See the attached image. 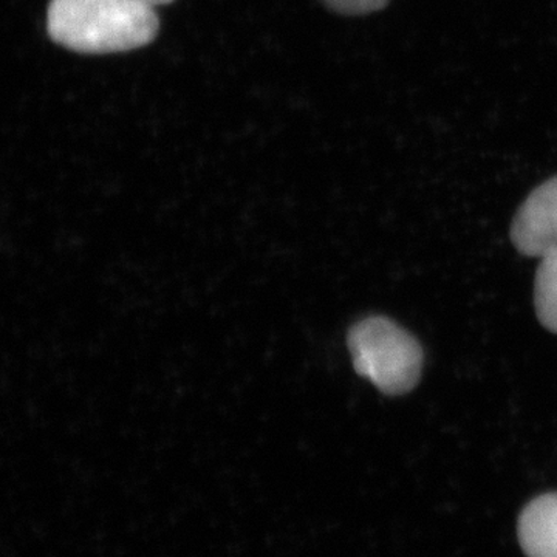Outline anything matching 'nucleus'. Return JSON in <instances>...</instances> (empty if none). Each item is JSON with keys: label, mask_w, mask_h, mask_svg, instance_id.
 <instances>
[{"label": "nucleus", "mask_w": 557, "mask_h": 557, "mask_svg": "<svg viewBox=\"0 0 557 557\" xmlns=\"http://www.w3.org/2000/svg\"><path fill=\"white\" fill-rule=\"evenodd\" d=\"M50 38L87 54L119 53L148 46L159 32L156 7L137 0H51Z\"/></svg>", "instance_id": "f257e3e1"}, {"label": "nucleus", "mask_w": 557, "mask_h": 557, "mask_svg": "<svg viewBox=\"0 0 557 557\" xmlns=\"http://www.w3.org/2000/svg\"><path fill=\"white\" fill-rule=\"evenodd\" d=\"M347 343L358 375L372 381L383 394H408L417 386L423 351L391 319H362L348 332Z\"/></svg>", "instance_id": "f03ea898"}, {"label": "nucleus", "mask_w": 557, "mask_h": 557, "mask_svg": "<svg viewBox=\"0 0 557 557\" xmlns=\"http://www.w3.org/2000/svg\"><path fill=\"white\" fill-rule=\"evenodd\" d=\"M511 239L528 258L542 259L557 251V177L539 186L520 207Z\"/></svg>", "instance_id": "7ed1b4c3"}, {"label": "nucleus", "mask_w": 557, "mask_h": 557, "mask_svg": "<svg viewBox=\"0 0 557 557\" xmlns=\"http://www.w3.org/2000/svg\"><path fill=\"white\" fill-rule=\"evenodd\" d=\"M519 541L528 557H557V493L527 505L519 519Z\"/></svg>", "instance_id": "20e7f679"}, {"label": "nucleus", "mask_w": 557, "mask_h": 557, "mask_svg": "<svg viewBox=\"0 0 557 557\" xmlns=\"http://www.w3.org/2000/svg\"><path fill=\"white\" fill-rule=\"evenodd\" d=\"M534 306L539 321L557 333V251L542 258L534 284Z\"/></svg>", "instance_id": "39448f33"}, {"label": "nucleus", "mask_w": 557, "mask_h": 557, "mask_svg": "<svg viewBox=\"0 0 557 557\" xmlns=\"http://www.w3.org/2000/svg\"><path fill=\"white\" fill-rule=\"evenodd\" d=\"M330 9L344 14H366L381 10L387 0H322Z\"/></svg>", "instance_id": "423d86ee"}, {"label": "nucleus", "mask_w": 557, "mask_h": 557, "mask_svg": "<svg viewBox=\"0 0 557 557\" xmlns=\"http://www.w3.org/2000/svg\"><path fill=\"white\" fill-rule=\"evenodd\" d=\"M137 2L148 3L150 7H160L166 5V3L172 2V0H137Z\"/></svg>", "instance_id": "0eeeda50"}]
</instances>
